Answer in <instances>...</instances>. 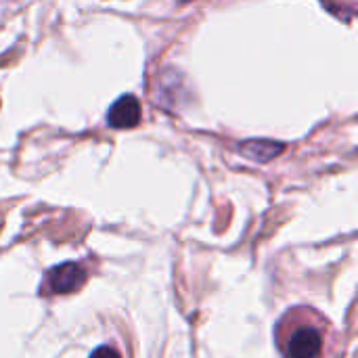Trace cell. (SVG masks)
<instances>
[{
	"label": "cell",
	"mask_w": 358,
	"mask_h": 358,
	"mask_svg": "<svg viewBox=\"0 0 358 358\" xmlns=\"http://www.w3.org/2000/svg\"><path fill=\"white\" fill-rule=\"evenodd\" d=\"M329 323L313 308L287 313L277 327V344L285 358H325Z\"/></svg>",
	"instance_id": "1"
},
{
	"label": "cell",
	"mask_w": 358,
	"mask_h": 358,
	"mask_svg": "<svg viewBox=\"0 0 358 358\" xmlns=\"http://www.w3.org/2000/svg\"><path fill=\"white\" fill-rule=\"evenodd\" d=\"M88 281V273L82 264L78 262H65L59 266H52L46 277H44V285H42V294L44 296H65V294H73L78 289H82Z\"/></svg>",
	"instance_id": "2"
},
{
	"label": "cell",
	"mask_w": 358,
	"mask_h": 358,
	"mask_svg": "<svg viewBox=\"0 0 358 358\" xmlns=\"http://www.w3.org/2000/svg\"><path fill=\"white\" fill-rule=\"evenodd\" d=\"M141 122V103L134 94H124L107 111V124L115 130H128L134 128Z\"/></svg>",
	"instance_id": "3"
},
{
	"label": "cell",
	"mask_w": 358,
	"mask_h": 358,
	"mask_svg": "<svg viewBox=\"0 0 358 358\" xmlns=\"http://www.w3.org/2000/svg\"><path fill=\"white\" fill-rule=\"evenodd\" d=\"M239 151L245 157L264 164V162H271L273 157H277L283 151V145L275 143V141H245L239 145Z\"/></svg>",
	"instance_id": "4"
},
{
	"label": "cell",
	"mask_w": 358,
	"mask_h": 358,
	"mask_svg": "<svg viewBox=\"0 0 358 358\" xmlns=\"http://www.w3.org/2000/svg\"><path fill=\"white\" fill-rule=\"evenodd\" d=\"M88 358H122V355L113 346H99Z\"/></svg>",
	"instance_id": "5"
},
{
	"label": "cell",
	"mask_w": 358,
	"mask_h": 358,
	"mask_svg": "<svg viewBox=\"0 0 358 358\" xmlns=\"http://www.w3.org/2000/svg\"><path fill=\"white\" fill-rule=\"evenodd\" d=\"M178 2H180V4H185V2H189V0H178Z\"/></svg>",
	"instance_id": "6"
}]
</instances>
